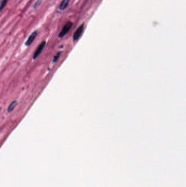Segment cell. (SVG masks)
Instances as JSON below:
<instances>
[{"mask_svg":"<svg viewBox=\"0 0 186 187\" xmlns=\"http://www.w3.org/2000/svg\"><path fill=\"white\" fill-rule=\"evenodd\" d=\"M72 26H73V23L72 22H70V21L67 22L66 24L64 25V26L63 27L62 30L58 34V37L61 38V39L63 38L71 30Z\"/></svg>","mask_w":186,"mask_h":187,"instance_id":"obj_1","label":"cell"},{"mask_svg":"<svg viewBox=\"0 0 186 187\" xmlns=\"http://www.w3.org/2000/svg\"><path fill=\"white\" fill-rule=\"evenodd\" d=\"M46 44H47L46 41H42V42H41V44L38 45V47H37L36 50V51L34 52V54H33V59L34 60L36 59L41 55L42 52H43L44 48H45Z\"/></svg>","mask_w":186,"mask_h":187,"instance_id":"obj_2","label":"cell"},{"mask_svg":"<svg viewBox=\"0 0 186 187\" xmlns=\"http://www.w3.org/2000/svg\"><path fill=\"white\" fill-rule=\"evenodd\" d=\"M84 26L83 24H82L77 29V30L75 31L74 34H73V41H76L79 39L80 37H81V34L83 32Z\"/></svg>","mask_w":186,"mask_h":187,"instance_id":"obj_3","label":"cell"},{"mask_svg":"<svg viewBox=\"0 0 186 187\" xmlns=\"http://www.w3.org/2000/svg\"><path fill=\"white\" fill-rule=\"evenodd\" d=\"M38 34V31H34V32H32V34H30V36L28 37L27 41L25 42V45L30 46L34 42Z\"/></svg>","mask_w":186,"mask_h":187,"instance_id":"obj_4","label":"cell"},{"mask_svg":"<svg viewBox=\"0 0 186 187\" xmlns=\"http://www.w3.org/2000/svg\"><path fill=\"white\" fill-rule=\"evenodd\" d=\"M69 2H70V0H63L59 6L60 10L61 11L65 10L67 8V7L68 6Z\"/></svg>","mask_w":186,"mask_h":187,"instance_id":"obj_5","label":"cell"},{"mask_svg":"<svg viewBox=\"0 0 186 187\" xmlns=\"http://www.w3.org/2000/svg\"><path fill=\"white\" fill-rule=\"evenodd\" d=\"M18 105V102L17 100H15V101H13L11 102V104L9 105L8 107V109H7V111L8 113H11V112H12L13 110L15 109L16 107H17V106Z\"/></svg>","mask_w":186,"mask_h":187,"instance_id":"obj_6","label":"cell"},{"mask_svg":"<svg viewBox=\"0 0 186 187\" xmlns=\"http://www.w3.org/2000/svg\"><path fill=\"white\" fill-rule=\"evenodd\" d=\"M9 0H2L0 3V12L4 9V7L6 6L7 4L8 3Z\"/></svg>","mask_w":186,"mask_h":187,"instance_id":"obj_7","label":"cell"},{"mask_svg":"<svg viewBox=\"0 0 186 187\" xmlns=\"http://www.w3.org/2000/svg\"><path fill=\"white\" fill-rule=\"evenodd\" d=\"M42 2H43V0H37L36 3H34V6H33V8H38L39 7L41 6Z\"/></svg>","mask_w":186,"mask_h":187,"instance_id":"obj_8","label":"cell"},{"mask_svg":"<svg viewBox=\"0 0 186 187\" xmlns=\"http://www.w3.org/2000/svg\"><path fill=\"white\" fill-rule=\"evenodd\" d=\"M61 52H58V53L56 54V55L55 56L53 57V62H54V63H55V62H56L57 61H58V59H59L60 56H61Z\"/></svg>","mask_w":186,"mask_h":187,"instance_id":"obj_9","label":"cell"},{"mask_svg":"<svg viewBox=\"0 0 186 187\" xmlns=\"http://www.w3.org/2000/svg\"><path fill=\"white\" fill-rule=\"evenodd\" d=\"M0 111H1V109H0Z\"/></svg>","mask_w":186,"mask_h":187,"instance_id":"obj_10","label":"cell"}]
</instances>
